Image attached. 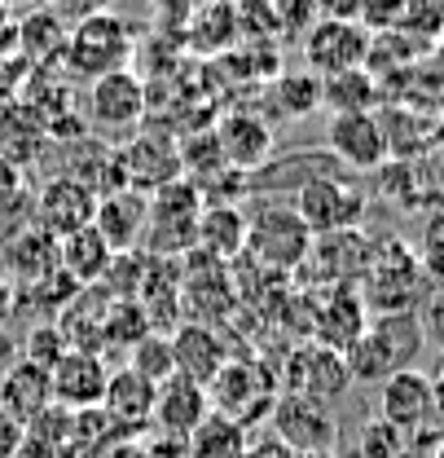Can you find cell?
<instances>
[{
	"label": "cell",
	"mask_w": 444,
	"mask_h": 458,
	"mask_svg": "<svg viewBox=\"0 0 444 458\" xmlns=\"http://www.w3.org/2000/svg\"><path fill=\"white\" fill-rule=\"evenodd\" d=\"M423 348H427L423 313H379V318H370L365 335L343 357H348L352 384H383L400 370H414Z\"/></svg>",
	"instance_id": "cell-1"
},
{
	"label": "cell",
	"mask_w": 444,
	"mask_h": 458,
	"mask_svg": "<svg viewBox=\"0 0 444 458\" xmlns=\"http://www.w3.org/2000/svg\"><path fill=\"white\" fill-rule=\"evenodd\" d=\"M137 22L123 13H93L84 22H71V40H66V57H62V75L71 84H93L111 71H128L137 57Z\"/></svg>",
	"instance_id": "cell-2"
},
{
	"label": "cell",
	"mask_w": 444,
	"mask_h": 458,
	"mask_svg": "<svg viewBox=\"0 0 444 458\" xmlns=\"http://www.w3.org/2000/svg\"><path fill=\"white\" fill-rule=\"evenodd\" d=\"M308 251H313V233L290 203L256 199V208H247V251L242 256L251 265L281 278V274H299Z\"/></svg>",
	"instance_id": "cell-3"
},
{
	"label": "cell",
	"mask_w": 444,
	"mask_h": 458,
	"mask_svg": "<svg viewBox=\"0 0 444 458\" xmlns=\"http://www.w3.org/2000/svg\"><path fill=\"white\" fill-rule=\"evenodd\" d=\"M278 397H281L278 366H269L264 357H229L224 370L207 388L212 414H221V419L247 428V432L260 428V423H269Z\"/></svg>",
	"instance_id": "cell-4"
},
{
	"label": "cell",
	"mask_w": 444,
	"mask_h": 458,
	"mask_svg": "<svg viewBox=\"0 0 444 458\" xmlns=\"http://www.w3.org/2000/svg\"><path fill=\"white\" fill-rule=\"evenodd\" d=\"M356 291H361L370 318H379V313H414L418 295L427 291V274L418 265V251L409 242H400V238L374 242L370 269H365Z\"/></svg>",
	"instance_id": "cell-5"
},
{
	"label": "cell",
	"mask_w": 444,
	"mask_h": 458,
	"mask_svg": "<svg viewBox=\"0 0 444 458\" xmlns=\"http://www.w3.org/2000/svg\"><path fill=\"white\" fill-rule=\"evenodd\" d=\"M203 194L194 181H172L163 190L150 194V216H146V238L141 251L146 256H167V260H185L198 247V216H203Z\"/></svg>",
	"instance_id": "cell-6"
},
{
	"label": "cell",
	"mask_w": 444,
	"mask_h": 458,
	"mask_svg": "<svg viewBox=\"0 0 444 458\" xmlns=\"http://www.w3.org/2000/svg\"><path fill=\"white\" fill-rule=\"evenodd\" d=\"M290 208L299 212V221L308 225L313 238H322V233L361 229L365 212H370V194H365L356 181H348L343 172H331V176L304 181V185L295 190V203H290Z\"/></svg>",
	"instance_id": "cell-7"
},
{
	"label": "cell",
	"mask_w": 444,
	"mask_h": 458,
	"mask_svg": "<svg viewBox=\"0 0 444 458\" xmlns=\"http://www.w3.org/2000/svg\"><path fill=\"white\" fill-rule=\"evenodd\" d=\"M233 309H238L233 269L203 251H189L180 260V318L198 327H216V322H229Z\"/></svg>",
	"instance_id": "cell-8"
},
{
	"label": "cell",
	"mask_w": 444,
	"mask_h": 458,
	"mask_svg": "<svg viewBox=\"0 0 444 458\" xmlns=\"http://www.w3.org/2000/svg\"><path fill=\"white\" fill-rule=\"evenodd\" d=\"M281 393H295V397L322 401V405H334L352 388V370H348V357L343 352H331L322 344H295L286 352V366L278 370Z\"/></svg>",
	"instance_id": "cell-9"
},
{
	"label": "cell",
	"mask_w": 444,
	"mask_h": 458,
	"mask_svg": "<svg viewBox=\"0 0 444 458\" xmlns=\"http://www.w3.org/2000/svg\"><path fill=\"white\" fill-rule=\"evenodd\" d=\"M150 111V84L128 66V71H111V75H102V80H93L88 84V128H97V132H137L141 128V119Z\"/></svg>",
	"instance_id": "cell-10"
},
{
	"label": "cell",
	"mask_w": 444,
	"mask_h": 458,
	"mask_svg": "<svg viewBox=\"0 0 444 458\" xmlns=\"http://www.w3.org/2000/svg\"><path fill=\"white\" fill-rule=\"evenodd\" d=\"M304 71L317 80H331L343 71H361L370 57V31L361 22H339V18H317V27L299 40Z\"/></svg>",
	"instance_id": "cell-11"
},
{
	"label": "cell",
	"mask_w": 444,
	"mask_h": 458,
	"mask_svg": "<svg viewBox=\"0 0 444 458\" xmlns=\"http://www.w3.org/2000/svg\"><path fill=\"white\" fill-rule=\"evenodd\" d=\"M269 432L281 437L295 454H326L339 445V419L331 405L295 393H281L273 414H269Z\"/></svg>",
	"instance_id": "cell-12"
},
{
	"label": "cell",
	"mask_w": 444,
	"mask_h": 458,
	"mask_svg": "<svg viewBox=\"0 0 444 458\" xmlns=\"http://www.w3.org/2000/svg\"><path fill=\"white\" fill-rule=\"evenodd\" d=\"M93 212H97V194L71 172H57L36 190V229H45L54 242L88 229Z\"/></svg>",
	"instance_id": "cell-13"
},
{
	"label": "cell",
	"mask_w": 444,
	"mask_h": 458,
	"mask_svg": "<svg viewBox=\"0 0 444 458\" xmlns=\"http://www.w3.org/2000/svg\"><path fill=\"white\" fill-rule=\"evenodd\" d=\"M365 327H370V309L356 286H322L313 295V331H308L313 344L331 352H348L365 335Z\"/></svg>",
	"instance_id": "cell-14"
},
{
	"label": "cell",
	"mask_w": 444,
	"mask_h": 458,
	"mask_svg": "<svg viewBox=\"0 0 444 458\" xmlns=\"http://www.w3.org/2000/svg\"><path fill=\"white\" fill-rule=\"evenodd\" d=\"M216 146H221L224 168L242 172V176H256L264 172V164L273 159V123L256 111H224L212 128Z\"/></svg>",
	"instance_id": "cell-15"
},
{
	"label": "cell",
	"mask_w": 444,
	"mask_h": 458,
	"mask_svg": "<svg viewBox=\"0 0 444 458\" xmlns=\"http://www.w3.org/2000/svg\"><path fill=\"white\" fill-rule=\"evenodd\" d=\"M374 256V238L365 229H343V233H322L313 238V251L304 269L322 286H361Z\"/></svg>",
	"instance_id": "cell-16"
},
{
	"label": "cell",
	"mask_w": 444,
	"mask_h": 458,
	"mask_svg": "<svg viewBox=\"0 0 444 458\" xmlns=\"http://www.w3.org/2000/svg\"><path fill=\"white\" fill-rule=\"evenodd\" d=\"M379 388H383V393H379L383 423L396 428L405 441H409L414 432H423L427 423L440 419V410H436V379L423 375V370H400V375L383 379Z\"/></svg>",
	"instance_id": "cell-17"
},
{
	"label": "cell",
	"mask_w": 444,
	"mask_h": 458,
	"mask_svg": "<svg viewBox=\"0 0 444 458\" xmlns=\"http://www.w3.org/2000/svg\"><path fill=\"white\" fill-rule=\"evenodd\" d=\"M326 150H331L334 164H343V168L379 172L388 164V137H383L379 111L331 114V123H326Z\"/></svg>",
	"instance_id": "cell-18"
},
{
	"label": "cell",
	"mask_w": 444,
	"mask_h": 458,
	"mask_svg": "<svg viewBox=\"0 0 444 458\" xmlns=\"http://www.w3.org/2000/svg\"><path fill=\"white\" fill-rule=\"evenodd\" d=\"M123 150V172H128V190H141V194H155L172 181H180V141L163 132V128H146L137 132Z\"/></svg>",
	"instance_id": "cell-19"
},
{
	"label": "cell",
	"mask_w": 444,
	"mask_h": 458,
	"mask_svg": "<svg viewBox=\"0 0 444 458\" xmlns=\"http://www.w3.org/2000/svg\"><path fill=\"white\" fill-rule=\"evenodd\" d=\"M106 384H111L106 357L84 352V348H71L49 370V393H54V405H62V410H97L106 397Z\"/></svg>",
	"instance_id": "cell-20"
},
{
	"label": "cell",
	"mask_w": 444,
	"mask_h": 458,
	"mask_svg": "<svg viewBox=\"0 0 444 458\" xmlns=\"http://www.w3.org/2000/svg\"><path fill=\"white\" fill-rule=\"evenodd\" d=\"M172 361H176V375L198 384V388H212V379L224 370V361L233 357L229 344L216 327H198V322H180L172 335Z\"/></svg>",
	"instance_id": "cell-21"
},
{
	"label": "cell",
	"mask_w": 444,
	"mask_h": 458,
	"mask_svg": "<svg viewBox=\"0 0 444 458\" xmlns=\"http://www.w3.org/2000/svg\"><path fill=\"white\" fill-rule=\"evenodd\" d=\"M146 216H150V194H141V190H114V194L97 199L93 229L106 238V247H111L114 256H123V251H141Z\"/></svg>",
	"instance_id": "cell-22"
},
{
	"label": "cell",
	"mask_w": 444,
	"mask_h": 458,
	"mask_svg": "<svg viewBox=\"0 0 444 458\" xmlns=\"http://www.w3.org/2000/svg\"><path fill=\"white\" fill-rule=\"evenodd\" d=\"M207 419H212L207 388H198V384H189L180 375H172L163 388H159V397H155V428L163 432V441L185 445Z\"/></svg>",
	"instance_id": "cell-23"
},
{
	"label": "cell",
	"mask_w": 444,
	"mask_h": 458,
	"mask_svg": "<svg viewBox=\"0 0 444 458\" xmlns=\"http://www.w3.org/2000/svg\"><path fill=\"white\" fill-rule=\"evenodd\" d=\"M66 40H71V22H62L54 9L36 4L18 13V57L27 71H62Z\"/></svg>",
	"instance_id": "cell-24"
},
{
	"label": "cell",
	"mask_w": 444,
	"mask_h": 458,
	"mask_svg": "<svg viewBox=\"0 0 444 458\" xmlns=\"http://www.w3.org/2000/svg\"><path fill=\"white\" fill-rule=\"evenodd\" d=\"M203 256L233 265L247 251V208L242 203H207L198 216V247Z\"/></svg>",
	"instance_id": "cell-25"
},
{
	"label": "cell",
	"mask_w": 444,
	"mask_h": 458,
	"mask_svg": "<svg viewBox=\"0 0 444 458\" xmlns=\"http://www.w3.org/2000/svg\"><path fill=\"white\" fill-rule=\"evenodd\" d=\"M54 274H62V260H57V242L45 229H27L13 242H4V278L13 286H36Z\"/></svg>",
	"instance_id": "cell-26"
},
{
	"label": "cell",
	"mask_w": 444,
	"mask_h": 458,
	"mask_svg": "<svg viewBox=\"0 0 444 458\" xmlns=\"http://www.w3.org/2000/svg\"><path fill=\"white\" fill-rule=\"evenodd\" d=\"M71 176L84 181L97 199L114 194V190H128V172H123V150L102 141V137H84L75 141L71 150Z\"/></svg>",
	"instance_id": "cell-27"
},
{
	"label": "cell",
	"mask_w": 444,
	"mask_h": 458,
	"mask_svg": "<svg viewBox=\"0 0 444 458\" xmlns=\"http://www.w3.org/2000/svg\"><path fill=\"white\" fill-rule=\"evenodd\" d=\"M155 397H159L155 384H146L137 370L119 366V370H111L102 410H106V419L119 423V428H146V423L155 419Z\"/></svg>",
	"instance_id": "cell-28"
},
{
	"label": "cell",
	"mask_w": 444,
	"mask_h": 458,
	"mask_svg": "<svg viewBox=\"0 0 444 458\" xmlns=\"http://www.w3.org/2000/svg\"><path fill=\"white\" fill-rule=\"evenodd\" d=\"M57 260H62V274L75 286H97L102 274L111 269L114 251L106 247V238L88 225V229H80V233H71V238L57 242Z\"/></svg>",
	"instance_id": "cell-29"
},
{
	"label": "cell",
	"mask_w": 444,
	"mask_h": 458,
	"mask_svg": "<svg viewBox=\"0 0 444 458\" xmlns=\"http://www.w3.org/2000/svg\"><path fill=\"white\" fill-rule=\"evenodd\" d=\"M45 141H49L45 123L27 106H9V111L0 114V159L4 164H13L18 172L36 168L40 155H45Z\"/></svg>",
	"instance_id": "cell-30"
},
{
	"label": "cell",
	"mask_w": 444,
	"mask_h": 458,
	"mask_svg": "<svg viewBox=\"0 0 444 458\" xmlns=\"http://www.w3.org/2000/svg\"><path fill=\"white\" fill-rule=\"evenodd\" d=\"M264 106L273 111V119H308L322 111V80L299 71H278L264 84Z\"/></svg>",
	"instance_id": "cell-31"
},
{
	"label": "cell",
	"mask_w": 444,
	"mask_h": 458,
	"mask_svg": "<svg viewBox=\"0 0 444 458\" xmlns=\"http://www.w3.org/2000/svg\"><path fill=\"white\" fill-rule=\"evenodd\" d=\"M185 40H189L194 54L224 57L238 45V13H233V4H224V0L194 4V18H189V27H185Z\"/></svg>",
	"instance_id": "cell-32"
},
{
	"label": "cell",
	"mask_w": 444,
	"mask_h": 458,
	"mask_svg": "<svg viewBox=\"0 0 444 458\" xmlns=\"http://www.w3.org/2000/svg\"><path fill=\"white\" fill-rule=\"evenodd\" d=\"M379 102H383V84L365 66L322 80V111H331V114H365V111H374Z\"/></svg>",
	"instance_id": "cell-33"
},
{
	"label": "cell",
	"mask_w": 444,
	"mask_h": 458,
	"mask_svg": "<svg viewBox=\"0 0 444 458\" xmlns=\"http://www.w3.org/2000/svg\"><path fill=\"white\" fill-rule=\"evenodd\" d=\"M0 405H4L9 414H18L22 423H36V419L54 405L49 375L36 370V366H27V361H18V366L4 375V384H0Z\"/></svg>",
	"instance_id": "cell-34"
},
{
	"label": "cell",
	"mask_w": 444,
	"mask_h": 458,
	"mask_svg": "<svg viewBox=\"0 0 444 458\" xmlns=\"http://www.w3.org/2000/svg\"><path fill=\"white\" fill-rule=\"evenodd\" d=\"M247 441H251L247 428H238V423L221 419V414H212V419L185 441V454L189 458H247Z\"/></svg>",
	"instance_id": "cell-35"
},
{
	"label": "cell",
	"mask_w": 444,
	"mask_h": 458,
	"mask_svg": "<svg viewBox=\"0 0 444 458\" xmlns=\"http://www.w3.org/2000/svg\"><path fill=\"white\" fill-rule=\"evenodd\" d=\"M150 335V322L141 313L137 300H111L106 309V322H102V352H132L137 344Z\"/></svg>",
	"instance_id": "cell-36"
},
{
	"label": "cell",
	"mask_w": 444,
	"mask_h": 458,
	"mask_svg": "<svg viewBox=\"0 0 444 458\" xmlns=\"http://www.w3.org/2000/svg\"><path fill=\"white\" fill-rule=\"evenodd\" d=\"M123 366H128V370H137L146 384L163 388L167 379L176 375V361H172V340H167V335H159V331H150L146 340L128 352V361H123Z\"/></svg>",
	"instance_id": "cell-37"
},
{
	"label": "cell",
	"mask_w": 444,
	"mask_h": 458,
	"mask_svg": "<svg viewBox=\"0 0 444 458\" xmlns=\"http://www.w3.org/2000/svg\"><path fill=\"white\" fill-rule=\"evenodd\" d=\"M405 80H409V98L418 102V111H444V45L427 49V57Z\"/></svg>",
	"instance_id": "cell-38"
},
{
	"label": "cell",
	"mask_w": 444,
	"mask_h": 458,
	"mask_svg": "<svg viewBox=\"0 0 444 458\" xmlns=\"http://www.w3.org/2000/svg\"><path fill=\"white\" fill-rule=\"evenodd\" d=\"M66 352H71V348H66V340H62L57 322H49V318H45L40 327H31V331H27V340H22V361H27V366H36V370H45V375L54 370Z\"/></svg>",
	"instance_id": "cell-39"
},
{
	"label": "cell",
	"mask_w": 444,
	"mask_h": 458,
	"mask_svg": "<svg viewBox=\"0 0 444 458\" xmlns=\"http://www.w3.org/2000/svg\"><path fill=\"white\" fill-rule=\"evenodd\" d=\"M273 13H278V40H295L299 45L317 27L313 0H273Z\"/></svg>",
	"instance_id": "cell-40"
},
{
	"label": "cell",
	"mask_w": 444,
	"mask_h": 458,
	"mask_svg": "<svg viewBox=\"0 0 444 458\" xmlns=\"http://www.w3.org/2000/svg\"><path fill=\"white\" fill-rule=\"evenodd\" d=\"M361 454L365 458H405V437L388 428L383 419H374V423H365V432H361Z\"/></svg>",
	"instance_id": "cell-41"
},
{
	"label": "cell",
	"mask_w": 444,
	"mask_h": 458,
	"mask_svg": "<svg viewBox=\"0 0 444 458\" xmlns=\"http://www.w3.org/2000/svg\"><path fill=\"white\" fill-rule=\"evenodd\" d=\"M414 185H418V176L409 164H400V159H388L383 168H379V190L388 194L391 203H414Z\"/></svg>",
	"instance_id": "cell-42"
},
{
	"label": "cell",
	"mask_w": 444,
	"mask_h": 458,
	"mask_svg": "<svg viewBox=\"0 0 444 458\" xmlns=\"http://www.w3.org/2000/svg\"><path fill=\"white\" fill-rule=\"evenodd\" d=\"M418 265H423V274H427V283L436 278L444 283V221L427 229V238H423V247H418Z\"/></svg>",
	"instance_id": "cell-43"
},
{
	"label": "cell",
	"mask_w": 444,
	"mask_h": 458,
	"mask_svg": "<svg viewBox=\"0 0 444 458\" xmlns=\"http://www.w3.org/2000/svg\"><path fill=\"white\" fill-rule=\"evenodd\" d=\"M22 84H27V66H22V57H0V114L9 111V106H18Z\"/></svg>",
	"instance_id": "cell-44"
},
{
	"label": "cell",
	"mask_w": 444,
	"mask_h": 458,
	"mask_svg": "<svg viewBox=\"0 0 444 458\" xmlns=\"http://www.w3.org/2000/svg\"><path fill=\"white\" fill-rule=\"evenodd\" d=\"M45 9H54L62 22H84L93 13H111L114 0H40Z\"/></svg>",
	"instance_id": "cell-45"
},
{
	"label": "cell",
	"mask_w": 444,
	"mask_h": 458,
	"mask_svg": "<svg viewBox=\"0 0 444 458\" xmlns=\"http://www.w3.org/2000/svg\"><path fill=\"white\" fill-rule=\"evenodd\" d=\"M22 445H27V423L0 405V458H18Z\"/></svg>",
	"instance_id": "cell-46"
},
{
	"label": "cell",
	"mask_w": 444,
	"mask_h": 458,
	"mask_svg": "<svg viewBox=\"0 0 444 458\" xmlns=\"http://www.w3.org/2000/svg\"><path fill=\"white\" fill-rule=\"evenodd\" d=\"M247 458H295V450L273 437L269 428H260V432H251V441H247Z\"/></svg>",
	"instance_id": "cell-47"
},
{
	"label": "cell",
	"mask_w": 444,
	"mask_h": 458,
	"mask_svg": "<svg viewBox=\"0 0 444 458\" xmlns=\"http://www.w3.org/2000/svg\"><path fill=\"white\" fill-rule=\"evenodd\" d=\"M317 18H339V22H361L365 0H313Z\"/></svg>",
	"instance_id": "cell-48"
},
{
	"label": "cell",
	"mask_w": 444,
	"mask_h": 458,
	"mask_svg": "<svg viewBox=\"0 0 444 458\" xmlns=\"http://www.w3.org/2000/svg\"><path fill=\"white\" fill-rule=\"evenodd\" d=\"M423 331H427V340L444 344V286L431 295V304H427V313H423Z\"/></svg>",
	"instance_id": "cell-49"
},
{
	"label": "cell",
	"mask_w": 444,
	"mask_h": 458,
	"mask_svg": "<svg viewBox=\"0 0 444 458\" xmlns=\"http://www.w3.org/2000/svg\"><path fill=\"white\" fill-rule=\"evenodd\" d=\"M0 57H18V13L0 4Z\"/></svg>",
	"instance_id": "cell-50"
},
{
	"label": "cell",
	"mask_w": 444,
	"mask_h": 458,
	"mask_svg": "<svg viewBox=\"0 0 444 458\" xmlns=\"http://www.w3.org/2000/svg\"><path fill=\"white\" fill-rule=\"evenodd\" d=\"M18 361H22V348H18V344H13L9 335H4V331H0V384H4V375H9V370H13Z\"/></svg>",
	"instance_id": "cell-51"
},
{
	"label": "cell",
	"mask_w": 444,
	"mask_h": 458,
	"mask_svg": "<svg viewBox=\"0 0 444 458\" xmlns=\"http://www.w3.org/2000/svg\"><path fill=\"white\" fill-rule=\"evenodd\" d=\"M13 300H18V291H13V283L0 274V331H4V322L13 318Z\"/></svg>",
	"instance_id": "cell-52"
},
{
	"label": "cell",
	"mask_w": 444,
	"mask_h": 458,
	"mask_svg": "<svg viewBox=\"0 0 444 458\" xmlns=\"http://www.w3.org/2000/svg\"><path fill=\"white\" fill-rule=\"evenodd\" d=\"M18 185H27V181H22V172L13 168V164H4V159H0V199H4V194H13Z\"/></svg>",
	"instance_id": "cell-53"
},
{
	"label": "cell",
	"mask_w": 444,
	"mask_h": 458,
	"mask_svg": "<svg viewBox=\"0 0 444 458\" xmlns=\"http://www.w3.org/2000/svg\"><path fill=\"white\" fill-rule=\"evenodd\" d=\"M4 9H13V13H27V9H36L40 0H0Z\"/></svg>",
	"instance_id": "cell-54"
},
{
	"label": "cell",
	"mask_w": 444,
	"mask_h": 458,
	"mask_svg": "<svg viewBox=\"0 0 444 458\" xmlns=\"http://www.w3.org/2000/svg\"><path fill=\"white\" fill-rule=\"evenodd\" d=\"M295 458H339L334 450H326V454H295Z\"/></svg>",
	"instance_id": "cell-55"
},
{
	"label": "cell",
	"mask_w": 444,
	"mask_h": 458,
	"mask_svg": "<svg viewBox=\"0 0 444 458\" xmlns=\"http://www.w3.org/2000/svg\"><path fill=\"white\" fill-rule=\"evenodd\" d=\"M440 141H444V123H440Z\"/></svg>",
	"instance_id": "cell-56"
},
{
	"label": "cell",
	"mask_w": 444,
	"mask_h": 458,
	"mask_svg": "<svg viewBox=\"0 0 444 458\" xmlns=\"http://www.w3.org/2000/svg\"><path fill=\"white\" fill-rule=\"evenodd\" d=\"M224 4H233V0H224Z\"/></svg>",
	"instance_id": "cell-57"
}]
</instances>
